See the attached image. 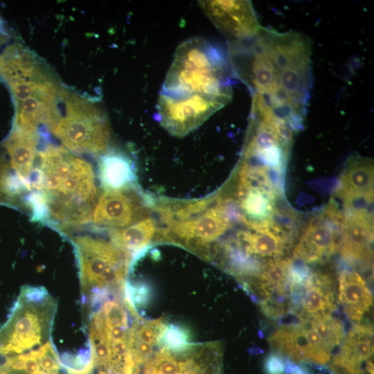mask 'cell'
Returning <instances> with one entry per match:
<instances>
[{"mask_svg":"<svg viewBox=\"0 0 374 374\" xmlns=\"http://www.w3.org/2000/svg\"><path fill=\"white\" fill-rule=\"evenodd\" d=\"M233 75L298 131L312 86L311 44L302 33L262 27L252 38L228 44Z\"/></svg>","mask_w":374,"mask_h":374,"instance_id":"1","label":"cell"},{"mask_svg":"<svg viewBox=\"0 0 374 374\" xmlns=\"http://www.w3.org/2000/svg\"><path fill=\"white\" fill-rule=\"evenodd\" d=\"M31 188L42 197V222L65 233L91 220L98 195L93 168L66 148L48 145L39 152Z\"/></svg>","mask_w":374,"mask_h":374,"instance_id":"2","label":"cell"},{"mask_svg":"<svg viewBox=\"0 0 374 374\" xmlns=\"http://www.w3.org/2000/svg\"><path fill=\"white\" fill-rule=\"evenodd\" d=\"M0 75L14 98V126L38 130L42 125L52 132L60 117L62 91L42 65L22 47L12 45L0 55Z\"/></svg>","mask_w":374,"mask_h":374,"instance_id":"3","label":"cell"},{"mask_svg":"<svg viewBox=\"0 0 374 374\" xmlns=\"http://www.w3.org/2000/svg\"><path fill=\"white\" fill-rule=\"evenodd\" d=\"M233 76L228 55L195 37L177 48L161 91L204 96L227 105L233 96Z\"/></svg>","mask_w":374,"mask_h":374,"instance_id":"4","label":"cell"},{"mask_svg":"<svg viewBox=\"0 0 374 374\" xmlns=\"http://www.w3.org/2000/svg\"><path fill=\"white\" fill-rule=\"evenodd\" d=\"M56 305L41 287H25L0 331V352L15 357L48 342Z\"/></svg>","mask_w":374,"mask_h":374,"instance_id":"5","label":"cell"},{"mask_svg":"<svg viewBox=\"0 0 374 374\" xmlns=\"http://www.w3.org/2000/svg\"><path fill=\"white\" fill-rule=\"evenodd\" d=\"M64 114L52 132L67 149L98 154L107 150L111 137L108 120L94 104L82 97H66Z\"/></svg>","mask_w":374,"mask_h":374,"instance_id":"6","label":"cell"},{"mask_svg":"<svg viewBox=\"0 0 374 374\" xmlns=\"http://www.w3.org/2000/svg\"><path fill=\"white\" fill-rule=\"evenodd\" d=\"M226 104L201 95L160 91L157 114L160 123L170 134L182 136L202 125Z\"/></svg>","mask_w":374,"mask_h":374,"instance_id":"7","label":"cell"},{"mask_svg":"<svg viewBox=\"0 0 374 374\" xmlns=\"http://www.w3.org/2000/svg\"><path fill=\"white\" fill-rule=\"evenodd\" d=\"M151 204L136 186L105 190L94 206L92 222L100 229L110 231L125 228L147 217Z\"/></svg>","mask_w":374,"mask_h":374,"instance_id":"8","label":"cell"},{"mask_svg":"<svg viewBox=\"0 0 374 374\" xmlns=\"http://www.w3.org/2000/svg\"><path fill=\"white\" fill-rule=\"evenodd\" d=\"M344 217L332 206L306 227L294 250V257L308 263L321 262L339 249Z\"/></svg>","mask_w":374,"mask_h":374,"instance_id":"9","label":"cell"},{"mask_svg":"<svg viewBox=\"0 0 374 374\" xmlns=\"http://www.w3.org/2000/svg\"><path fill=\"white\" fill-rule=\"evenodd\" d=\"M199 5L228 44L253 37L262 26L250 1H199Z\"/></svg>","mask_w":374,"mask_h":374,"instance_id":"10","label":"cell"},{"mask_svg":"<svg viewBox=\"0 0 374 374\" xmlns=\"http://www.w3.org/2000/svg\"><path fill=\"white\" fill-rule=\"evenodd\" d=\"M78 260L82 290L86 293L95 288L105 270L114 265H132V256L100 238L89 235L72 240Z\"/></svg>","mask_w":374,"mask_h":374,"instance_id":"11","label":"cell"},{"mask_svg":"<svg viewBox=\"0 0 374 374\" xmlns=\"http://www.w3.org/2000/svg\"><path fill=\"white\" fill-rule=\"evenodd\" d=\"M290 301L294 315L299 319L331 314L337 308L332 278L312 272L304 286L291 290Z\"/></svg>","mask_w":374,"mask_h":374,"instance_id":"12","label":"cell"},{"mask_svg":"<svg viewBox=\"0 0 374 374\" xmlns=\"http://www.w3.org/2000/svg\"><path fill=\"white\" fill-rule=\"evenodd\" d=\"M373 220L368 211H349L344 217L341 250L343 258L353 265L371 262Z\"/></svg>","mask_w":374,"mask_h":374,"instance_id":"13","label":"cell"},{"mask_svg":"<svg viewBox=\"0 0 374 374\" xmlns=\"http://www.w3.org/2000/svg\"><path fill=\"white\" fill-rule=\"evenodd\" d=\"M271 348L293 362L326 364L331 355L316 348L309 341L301 320L280 326L268 339Z\"/></svg>","mask_w":374,"mask_h":374,"instance_id":"14","label":"cell"},{"mask_svg":"<svg viewBox=\"0 0 374 374\" xmlns=\"http://www.w3.org/2000/svg\"><path fill=\"white\" fill-rule=\"evenodd\" d=\"M373 354L371 326L355 324L344 337L338 353L332 361V369L338 374H354Z\"/></svg>","mask_w":374,"mask_h":374,"instance_id":"15","label":"cell"},{"mask_svg":"<svg viewBox=\"0 0 374 374\" xmlns=\"http://www.w3.org/2000/svg\"><path fill=\"white\" fill-rule=\"evenodd\" d=\"M39 139L38 130L13 126L3 143L10 157L11 168L19 179L30 187L39 157L37 145Z\"/></svg>","mask_w":374,"mask_h":374,"instance_id":"16","label":"cell"},{"mask_svg":"<svg viewBox=\"0 0 374 374\" xmlns=\"http://www.w3.org/2000/svg\"><path fill=\"white\" fill-rule=\"evenodd\" d=\"M338 300L350 320L359 323L373 305L365 280L355 271L344 269L338 278Z\"/></svg>","mask_w":374,"mask_h":374,"instance_id":"17","label":"cell"},{"mask_svg":"<svg viewBox=\"0 0 374 374\" xmlns=\"http://www.w3.org/2000/svg\"><path fill=\"white\" fill-rule=\"evenodd\" d=\"M98 178L105 190H117L136 186L134 163L126 154L105 151L98 163Z\"/></svg>","mask_w":374,"mask_h":374,"instance_id":"18","label":"cell"},{"mask_svg":"<svg viewBox=\"0 0 374 374\" xmlns=\"http://www.w3.org/2000/svg\"><path fill=\"white\" fill-rule=\"evenodd\" d=\"M339 194L345 202L373 199V166L370 161L355 158L350 161L341 179Z\"/></svg>","mask_w":374,"mask_h":374,"instance_id":"19","label":"cell"},{"mask_svg":"<svg viewBox=\"0 0 374 374\" xmlns=\"http://www.w3.org/2000/svg\"><path fill=\"white\" fill-rule=\"evenodd\" d=\"M110 231L112 242L132 256L133 265L148 244L155 240L159 227L154 220L147 217L127 227Z\"/></svg>","mask_w":374,"mask_h":374,"instance_id":"20","label":"cell"},{"mask_svg":"<svg viewBox=\"0 0 374 374\" xmlns=\"http://www.w3.org/2000/svg\"><path fill=\"white\" fill-rule=\"evenodd\" d=\"M247 231L249 247L256 256L276 258L282 256L287 244L280 236L269 228Z\"/></svg>","mask_w":374,"mask_h":374,"instance_id":"21","label":"cell"},{"mask_svg":"<svg viewBox=\"0 0 374 374\" xmlns=\"http://www.w3.org/2000/svg\"><path fill=\"white\" fill-rule=\"evenodd\" d=\"M308 321L330 353L342 343L345 331L340 319L329 314L308 318Z\"/></svg>","mask_w":374,"mask_h":374,"instance_id":"22","label":"cell"},{"mask_svg":"<svg viewBox=\"0 0 374 374\" xmlns=\"http://www.w3.org/2000/svg\"><path fill=\"white\" fill-rule=\"evenodd\" d=\"M26 187L15 174L11 172L7 160L0 157V203L16 206L21 204Z\"/></svg>","mask_w":374,"mask_h":374,"instance_id":"23","label":"cell"},{"mask_svg":"<svg viewBox=\"0 0 374 374\" xmlns=\"http://www.w3.org/2000/svg\"><path fill=\"white\" fill-rule=\"evenodd\" d=\"M190 339V334L186 327L169 323L166 324L159 344L172 354H182L193 348Z\"/></svg>","mask_w":374,"mask_h":374,"instance_id":"24","label":"cell"},{"mask_svg":"<svg viewBox=\"0 0 374 374\" xmlns=\"http://www.w3.org/2000/svg\"><path fill=\"white\" fill-rule=\"evenodd\" d=\"M106 326L117 325L128 326V319L125 308L116 301H106L100 309Z\"/></svg>","mask_w":374,"mask_h":374,"instance_id":"25","label":"cell"},{"mask_svg":"<svg viewBox=\"0 0 374 374\" xmlns=\"http://www.w3.org/2000/svg\"><path fill=\"white\" fill-rule=\"evenodd\" d=\"M265 370L267 374H284L285 361L283 356L276 353L269 355L265 362Z\"/></svg>","mask_w":374,"mask_h":374,"instance_id":"26","label":"cell"},{"mask_svg":"<svg viewBox=\"0 0 374 374\" xmlns=\"http://www.w3.org/2000/svg\"><path fill=\"white\" fill-rule=\"evenodd\" d=\"M1 37H2V36L0 35V43H1V42L2 41V38H1Z\"/></svg>","mask_w":374,"mask_h":374,"instance_id":"27","label":"cell"},{"mask_svg":"<svg viewBox=\"0 0 374 374\" xmlns=\"http://www.w3.org/2000/svg\"><path fill=\"white\" fill-rule=\"evenodd\" d=\"M181 374H185V373H181Z\"/></svg>","mask_w":374,"mask_h":374,"instance_id":"28","label":"cell"}]
</instances>
